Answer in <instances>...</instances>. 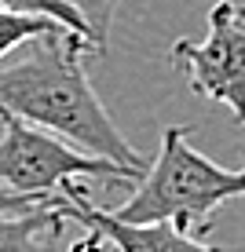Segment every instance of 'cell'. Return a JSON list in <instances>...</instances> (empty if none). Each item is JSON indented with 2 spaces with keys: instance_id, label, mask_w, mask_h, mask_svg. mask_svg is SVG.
I'll return each mask as SVG.
<instances>
[{
  "instance_id": "obj_9",
  "label": "cell",
  "mask_w": 245,
  "mask_h": 252,
  "mask_svg": "<svg viewBox=\"0 0 245 252\" xmlns=\"http://www.w3.org/2000/svg\"><path fill=\"white\" fill-rule=\"evenodd\" d=\"M4 7L11 11H22V15H48V19H59L63 26H70L73 33H81L84 40L92 44V33H88V22L66 4V0H0Z\"/></svg>"
},
{
  "instance_id": "obj_4",
  "label": "cell",
  "mask_w": 245,
  "mask_h": 252,
  "mask_svg": "<svg viewBox=\"0 0 245 252\" xmlns=\"http://www.w3.org/2000/svg\"><path fill=\"white\" fill-rule=\"evenodd\" d=\"M172 66L187 73V84L212 102H223L245 125V11L231 0L209 11L205 40H176L169 48Z\"/></svg>"
},
{
  "instance_id": "obj_5",
  "label": "cell",
  "mask_w": 245,
  "mask_h": 252,
  "mask_svg": "<svg viewBox=\"0 0 245 252\" xmlns=\"http://www.w3.org/2000/svg\"><path fill=\"white\" fill-rule=\"evenodd\" d=\"M63 212L81 227H99L110 234L113 245L121 252H227L223 245H209V241L190 238V230L176 227V223H125L113 212L92 205L88 187L81 179L63 187Z\"/></svg>"
},
{
  "instance_id": "obj_10",
  "label": "cell",
  "mask_w": 245,
  "mask_h": 252,
  "mask_svg": "<svg viewBox=\"0 0 245 252\" xmlns=\"http://www.w3.org/2000/svg\"><path fill=\"white\" fill-rule=\"evenodd\" d=\"M55 197H59V194H51V197H40V194H19V190H11V187L0 183V212H22V208H37V205L55 201Z\"/></svg>"
},
{
  "instance_id": "obj_2",
  "label": "cell",
  "mask_w": 245,
  "mask_h": 252,
  "mask_svg": "<svg viewBox=\"0 0 245 252\" xmlns=\"http://www.w3.org/2000/svg\"><path fill=\"white\" fill-rule=\"evenodd\" d=\"M234 197H245V168L209 161L190 146L187 125H169L154 164L143 172L132 197L113 208V216L125 223H176L194 230Z\"/></svg>"
},
{
  "instance_id": "obj_1",
  "label": "cell",
  "mask_w": 245,
  "mask_h": 252,
  "mask_svg": "<svg viewBox=\"0 0 245 252\" xmlns=\"http://www.w3.org/2000/svg\"><path fill=\"white\" fill-rule=\"evenodd\" d=\"M84 51L95 48L70 26H59L30 40L19 63L0 69V110L70 139L84 154L146 172V161L121 135V128L113 125V117L95 95L92 81L84 77Z\"/></svg>"
},
{
  "instance_id": "obj_8",
  "label": "cell",
  "mask_w": 245,
  "mask_h": 252,
  "mask_svg": "<svg viewBox=\"0 0 245 252\" xmlns=\"http://www.w3.org/2000/svg\"><path fill=\"white\" fill-rule=\"evenodd\" d=\"M84 22H88V33H92V48L95 55H106V40H110V26H113V15H117V4L121 0H66Z\"/></svg>"
},
{
  "instance_id": "obj_12",
  "label": "cell",
  "mask_w": 245,
  "mask_h": 252,
  "mask_svg": "<svg viewBox=\"0 0 245 252\" xmlns=\"http://www.w3.org/2000/svg\"><path fill=\"white\" fill-rule=\"evenodd\" d=\"M0 132H4V110H0Z\"/></svg>"
},
{
  "instance_id": "obj_6",
  "label": "cell",
  "mask_w": 245,
  "mask_h": 252,
  "mask_svg": "<svg viewBox=\"0 0 245 252\" xmlns=\"http://www.w3.org/2000/svg\"><path fill=\"white\" fill-rule=\"evenodd\" d=\"M73 223L63 212V190L55 201L0 212V252H63V230Z\"/></svg>"
},
{
  "instance_id": "obj_13",
  "label": "cell",
  "mask_w": 245,
  "mask_h": 252,
  "mask_svg": "<svg viewBox=\"0 0 245 252\" xmlns=\"http://www.w3.org/2000/svg\"><path fill=\"white\" fill-rule=\"evenodd\" d=\"M242 11H245V7H242Z\"/></svg>"
},
{
  "instance_id": "obj_3",
  "label": "cell",
  "mask_w": 245,
  "mask_h": 252,
  "mask_svg": "<svg viewBox=\"0 0 245 252\" xmlns=\"http://www.w3.org/2000/svg\"><path fill=\"white\" fill-rule=\"evenodd\" d=\"M88 183V179H103V183L117 187H136L143 179L139 168L117 164L110 158H95L73 146L70 139L37 128L19 114L4 110V132H0V183L19 190V194H40L51 197L66 183Z\"/></svg>"
},
{
  "instance_id": "obj_11",
  "label": "cell",
  "mask_w": 245,
  "mask_h": 252,
  "mask_svg": "<svg viewBox=\"0 0 245 252\" xmlns=\"http://www.w3.org/2000/svg\"><path fill=\"white\" fill-rule=\"evenodd\" d=\"M66 252H121V249L113 245V238H110V234H103L99 227H84V234Z\"/></svg>"
},
{
  "instance_id": "obj_7",
  "label": "cell",
  "mask_w": 245,
  "mask_h": 252,
  "mask_svg": "<svg viewBox=\"0 0 245 252\" xmlns=\"http://www.w3.org/2000/svg\"><path fill=\"white\" fill-rule=\"evenodd\" d=\"M59 19H48V15H22V11H11V7L0 4V59L11 55L15 48L30 44V40L44 37V33L59 30Z\"/></svg>"
}]
</instances>
